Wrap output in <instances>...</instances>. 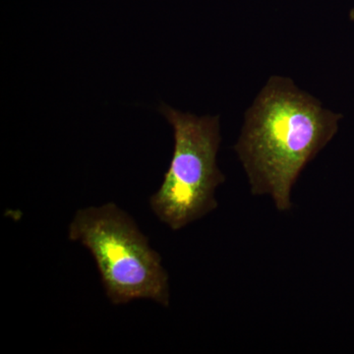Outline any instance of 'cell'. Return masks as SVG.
Returning <instances> with one entry per match:
<instances>
[{
  "label": "cell",
  "instance_id": "obj_3",
  "mask_svg": "<svg viewBox=\"0 0 354 354\" xmlns=\"http://www.w3.org/2000/svg\"><path fill=\"white\" fill-rule=\"evenodd\" d=\"M160 111L174 129V148L150 206L158 220L176 232L218 208L216 190L225 180L216 162L220 116H197L167 104Z\"/></svg>",
  "mask_w": 354,
  "mask_h": 354
},
{
  "label": "cell",
  "instance_id": "obj_1",
  "mask_svg": "<svg viewBox=\"0 0 354 354\" xmlns=\"http://www.w3.org/2000/svg\"><path fill=\"white\" fill-rule=\"evenodd\" d=\"M342 114L326 109L290 78L272 76L247 109L234 146L253 195H269L279 211L304 167L330 143Z\"/></svg>",
  "mask_w": 354,
  "mask_h": 354
},
{
  "label": "cell",
  "instance_id": "obj_4",
  "mask_svg": "<svg viewBox=\"0 0 354 354\" xmlns=\"http://www.w3.org/2000/svg\"><path fill=\"white\" fill-rule=\"evenodd\" d=\"M349 19L354 22V8L351 9V10L349 11Z\"/></svg>",
  "mask_w": 354,
  "mask_h": 354
},
{
  "label": "cell",
  "instance_id": "obj_2",
  "mask_svg": "<svg viewBox=\"0 0 354 354\" xmlns=\"http://www.w3.org/2000/svg\"><path fill=\"white\" fill-rule=\"evenodd\" d=\"M68 239L92 254L111 304L149 299L169 306V277L162 257L131 216L118 205L78 209L70 223Z\"/></svg>",
  "mask_w": 354,
  "mask_h": 354
}]
</instances>
